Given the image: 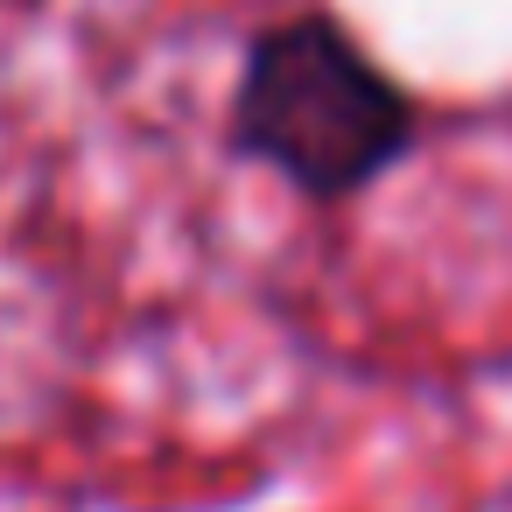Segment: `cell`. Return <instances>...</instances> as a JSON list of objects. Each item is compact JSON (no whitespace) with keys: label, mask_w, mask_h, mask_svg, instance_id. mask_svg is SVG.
Masks as SVG:
<instances>
[{"label":"cell","mask_w":512,"mask_h":512,"mask_svg":"<svg viewBox=\"0 0 512 512\" xmlns=\"http://www.w3.org/2000/svg\"><path fill=\"white\" fill-rule=\"evenodd\" d=\"M232 148L302 197H351L414 148V99L330 15L253 36L232 92Z\"/></svg>","instance_id":"1"}]
</instances>
